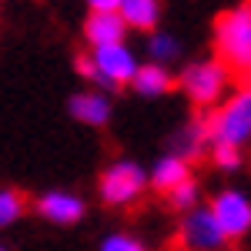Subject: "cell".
I'll return each mask as SVG.
<instances>
[{"label":"cell","mask_w":251,"mask_h":251,"mask_svg":"<svg viewBox=\"0 0 251 251\" xmlns=\"http://www.w3.org/2000/svg\"><path fill=\"white\" fill-rule=\"evenodd\" d=\"M204 127H208V144L211 141H225L241 148L251 134V91H234L228 100L218 104L214 114L204 117Z\"/></svg>","instance_id":"obj_3"},{"label":"cell","mask_w":251,"mask_h":251,"mask_svg":"<svg viewBox=\"0 0 251 251\" xmlns=\"http://www.w3.org/2000/svg\"><path fill=\"white\" fill-rule=\"evenodd\" d=\"M211 161L221 171H238L241 168V148L225 144V141H211Z\"/></svg>","instance_id":"obj_18"},{"label":"cell","mask_w":251,"mask_h":251,"mask_svg":"<svg viewBox=\"0 0 251 251\" xmlns=\"http://www.w3.org/2000/svg\"><path fill=\"white\" fill-rule=\"evenodd\" d=\"M188 177H191L188 161H181V157H174V154H164L154 168H151V177H148V181L154 184V191L168 194V191H174L177 184H184Z\"/></svg>","instance_id":"obj_14"},{"label":"cell","mask_w":251,"mask_h":251,"mask_svg":"<svg viewBox=\"0 0 251 251\" xmlns=\"http://www.w3.org/2000/svg\"><path fill=\"white\" fill-rule=\"evenodd\" d=\"M20 214H24V198H20V191L3 188V191H0V228L14 225Z\"/></svg>","instance_id":"obj_17"},{"label":"cell","mask_w":251,"mask_h":251,"mask_svg":"<svg viewBox=\"0 0 251 251\" xmlns=\"http://www.w3.org/2000/svg\"><path fill=\"white\" fill-rule=\"evenodd\" d=\"M117 14L127 24V30H154L161 20V0H121Z\"/></svg>","instance_id":"obj_13"},{"label":"cell","mask_w":251,"mask_h":251,"mask_svg":"<svg viewBox=\"0 0 251 251\" xmlns=\"http://www.w3.org/2000/svg\"><path fill=\"white\" fill-rule=\"evenodd\" d=\"M37 211L54 225H74V221L84 218V201L71 191H47V194H40Z\"/></svg>","instance_id":"obj_9"},{"label":"cell","mask_w":251,"mask_h":251,"mask_svg":"<svg viewBox=\"0 0 251 251\" xmlns=\"http://www.w3.org/2000/svg\"><path fill=\"white\" fill-rule=\"evenodd\" d=\"M208 211H211L214 225L221 228V234L228 238V241H238V238H245L251 228V201L245 198L241 191H218L214 194V201L208 204Z\"/></svg>","instance_id":"obj_7"},{"label":"cell","mask_w":251,"mask_h":251,"mask_svg":"<svg viewBox=\"0 0 251 251\" xmlns=\"http://www.w3.org/2000/svg\"><path fill=\"white\" fill-rule=\"evenodd\" d=\"M71 117L87 124V127H104L111 121V100L100 94V91H80L71 97Z\"/></svg>","instance_id":"obj_10"},{"label":"cell","mask_w":251,"mask_h":251,"mask_svg":"<svg viewBox=\"0 0 251 251\" xmlns=\"http://www.w3.org/2000/svg\"><path fill=\"white\" fill-rule=\"evenodd\" d=\"M148 54H151V64L168 67L171 60L181 57V40L174 37V34H168V30H157V34H151V40H148Z\"/></svg>","instance_id":"obj_15"},{"label":"cell","mask_w":251,"mask_h":251,"mask_svg":"<svg viewBox=\"0 0 251 251\" xmlns=\"http://www.w3.org/2000/svg\"><path fill=\"white\" fill-rule=\"evenodd\" d=\"M144 188H148V174H144V168L134 164V161H117V164H111L107 171L100 174V181H97L100 201L111 204V208H127V204H134L137 198L144 194Z\"/></svg>","instance_id":"obj_4"},{"label":"cell","mask_w":251,"mask_h":251,"mask_svg":"<svg viewBox=\"0 0 251 251\" xmlns=\"http://www.w3.org/2000/svg\"><path fill=\"white\" fill-rule=\"evenodd\" d=\"M127 24L117 10H91L84 20V37L91 47H107V44H124Z\"/></svg>","instance_id":"obj_8"},{"label":"cell","mask_w":251,"mask_h":251,"mask_svg":"<svg viewBox=\"0 0 251 251\" xmlns=\"http://www.w3.org/2000/svg\"><path fill=\"white\" fill-rule=\"evenodd\" d=\"M214 54L234 77L251 67V7L238 3L214 17Z\"/></svg>","instance_id":"obj_1"},{"label":"cell","mask_w":251,"mask_h":251,"mask_svg":"<svg viewBox=\"0 0 251 251\" xmlns=\"http://www.w3.org/2000/svg\"><path fill=\"white\" fill-rule=\"evenodd\" d=\"M91 60V80L104 84V87H131V77L137 71V57L127 44H107V47H94Z\"/></svg>","instance_id":"obj_6"},{"label":"cell","mask_w":251,"mask_h":251,"mask_svg":"<svg viewBox=\"0 0 251 251\" xmlns=\"http://www.w3.org/2000/svg\"><path fill=\"white\" fill-rule=\"evenodd\" d=\"M174 245H177V251H231V241L221 234V228L214 225L208 208L184 211L181 225H177Z\"/></svg>","instance_id":"obj_5"},{"label":"cell","mask_w":251,"mask_h":251,"mask_svg":"<svg viewBox=\"0 0 251 251\" xmlns=\"http://www.w3.org/2000/svg\"><path fill=\"white\" fill-rule=\"evenodd\" d=\"M131 87L141 97H164L174 87V77L168 74V67H161V64H137L134 77H131Z\"/></svg>","instance_id":"obj_11"},{"label":"cell","mask_w":251,"mask_h":251,"mask_svg":"<svg viewBox=\"0 0 251 251\" xmlns=\"http://www.w3.org/2000/svg\"><path fill=\"white\" fill-rule=\"evenodd\" d=\"M204 144H208V127H204V117H198L191 124H184L171 141V154L181 161H194V157L204 154Z\"/></svg>","instance_id":"obj_12"},{"label":"cell","mask_w":251,"mask_h":251,"mask_svg":"<svg viewBox=\"0 0 251 251\" xmlns=\"http://www.w3.org/2000/svg\"><path fill=\"white\" fill-rule=\"evenodd\" d=\"M168 201H171V208H177V211H191V208H198V201H201L198 181L188 177L184 184H177L174 191H168Z\"/></svg>","instance_id":"obj_16"},{"label":"cell","mask_w":251,"mask_h":251,"mask_svg":"<svg viewBox=\"0 0 251 251\" xmlns=\"http://www.w3.org/2000/svg\"><path fill=\"white\" fill-rule=\"evenodd\" d=\"M100 251H144V245L131 234H111V238H104Z\"/></svg>","instance_id":"obj_19"},{"label":"cell","mask_w":251,"mask_h":251,"mask_svg":"<svg viewBox=\"0 0 251 251\" xmlns=\"http://www.w3.org/2000/svg\"><path fill=\"white\" fill-rule=\"evenodd\" d=\"M87 3H91V10H117L121 0H87Z\"/></svg>","instance_id":"obj_20"},{"label":"cell","mask_w":251,"mask_h":251,"mask_svg":"<svg viewBox=\"0 0 251 251\" xmlns=\"http://www.w3.org/2000/svg\"><path fill=\"white\" fill-rule=\"evenodd\" d=\"M234 74L221 64V60H198V64H188L184 71H181V91L188 94L194 107H218L225 94H228V87H231Z\"/></svg>","instance_id":"obj_2"},{"label":"cell","mask_w":251,"mask_h":251,"mask_svg":"<svg viewBox=\"0 0 251 251\" xmlns=\"http://www.w3.org/2000/svg\"><path fill=\"white\" fill-rule=\"evenodd\" d=\"M0 251H7V248H0Z\"/></svg>","instance_id":"obj_21"}]
</instances>
